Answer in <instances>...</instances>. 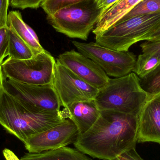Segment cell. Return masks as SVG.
Masks as SVG:
<instances>
[{
	"label": "cell",
	"mask_w": 160,
	"mask_h": 160,
	"mask_svg": "<svg viewBox=\"0 0 160 160\" xmlns=\"http://www.w3.org/2000/svg\"><path fill=\"white\" fill-rule=\"evenodd\" d=\"M79 136L77 126L72 120L66 118L58 125L33 135L23 143L29 153H40L74 144Z\"/></svg>",
	"instance_id": "cell-10"
},
{
	"label": "cell",
	"mask_w": 160,
	"mask_h": 160,
	"mask_svg": "<svg viewBox=\"0 0 160 160\" xmlns=\"http://www.w3.org/2000/svg\"><path fill=\"white\" fill-rule=\"evenodd\" d=\"M160 25V12L136 16L118 22L96 36V43L117 51H128L133 44Z\"/></svg>",
	"instance_id": "cell-5"
},
{
	"label": "cell",
	"mask_w": 160,
	"mask_h": 160,
	"mask_svg": "<svg viewBox=\"0 0 160 160\" xmlns=\"http://www.w3.org/2000/svg\"><path fill=\"white\" fill-rule=\"evenodd\" d=\"M62 111L65 118L72 120L77 126L80 135L93 126L101 112L95 99L73 102L63 108Z\"/></svg>",
	"instance_id": "cell-13"
},
{
	"label": "cell",
	"mask_w": 160,
	"mask_h": 160,
	"mask_svg": "<svg viewBox=\"0 0 160 160\" xmlns=\"http://www.w3.org/2000/svg\"><path fill=\"white\" fill-rule=\"evenodd\" d=\"M4 86L8 91L38 112L61 110V102L52 83L30 85L5 79Z\"/></svg>",
	"instance_id": "cell-9"
},
{
	"label": "cell",
	"mask_w": 160,
	"mask_h": 160,
	"mask_svg": "<svg viewBox=\"0 0 160 160\" xmlns=\"http://www.w3.org/2000/svg\"><path fill=\"white\" fill-rule=\"evenodd\" d=\"M160 12V0H142L117 23L136 16Z\"/></svg>",
	"instance_id": "cell-19"
},
{
	"label": "cell",
	"mask_w": 160,
	"mask_h": 160,
	"mask_svg": "<svg viewBox=\"0 0 160 160\" xmlns=\"http://www.w3.org/2000/svg\"><path fill=\"white\" fill-rule=\"evenodd\" d=\"M160 64V55L157 53H142L138 56L133 72L140 78H144Z\"/></svg>",
	"instance_id": "cell-18"
},
{
	"label": "cell",
	"mask_w": 160,
	"mask_h": 160,
	"mask_svg": "<svg viewBox=\"0 0 160 160\" xmlns=\"http://www.w3.org/2000/svg\"><path fill=\"white\" fill-rule=\"evenodd\" d=\"M2 152L4 157L6 160H21L10 149L5 148Z\"/></svg>",
	"instance_id": "cell-29"
},
{
	"label": "cell",
	"mask_w": 160,
	"mask_h": 160,
	"mask_svg": "<svg viewBox=\"0 0 160 160\" xmlns=\"http://www.w3.org/2000/svg\"><path fill=\"white\" fill-rule=\"evenodd\" d=\"M5 80L2 70V65H0V100L5 89L4 82Z\"/></svg>",
	"instance_id": "cell-30"
},
{
	"label": "cell",
	"mask_w": 160,
	"mask_h": 160,
	"mask_svg": "<svg viewBox=\"0 0 160 160\" xmlns=\"http://www.w3.org/2000/svg\"><path fill=\"white\" fill-rule=\"evenodd\" d=\"M84 0H43L40 7L46 14L50 15L64 8Z\"/></svg>",
	"instance_id": "cell-21"
},
{
	"label": "cell",
	"mask_w": 160,
	"mask_h": 160,
	"mask_svg": "<svg viewBox=\"0 0 160 160\" xmlns=\"http://www.w3.org/2000/svg\"><path fill=\"white\" fill-rule=\"evenodd\" d=\"M143 40L149 41H160V25L152 32L145 37Z\"/></svg>",
	"instance_id": "cell-28"
},
{
	"label": "cell",
	"mask_w": 160,
	"mask_h": 160,
	"mask_svg": "<svg viewBox=\"0 0 160 160\" xmlns=\"http://www.w3.org/2000/svg\"><path fill=\"white\" fill-rule=\"evenodd\" d=\"M137 118L138 142L160 145V93L148 96Z\"/></svg>",
	"instance_id": "cell-12"
},
{
	"label": "cell",
	"mask_w": 160,
	"mask_h": 160,
	"mask_svg": "<svg viewBox=\"0 0 160 160\" xmlns=\"http://www.w3.org/2000/svg\"><path fill=\"white\" fill-rule=\"evenodd\" d=\"M118 1L119 0H97V6L98 8L102 9L103 12Z\"/></svg>",
	"instance_id": "cell-27"
},
{
	"label": "cell",
	"mask_w": 160,
	"mask_h": 160,
	"mask_svg": "<svg viewBox=\"0 0 160 160\" xmlns=\"http://www.w3.org/2000/svg\"><path fill=\"white\" fill-rule=\"evenodd\" d=\"M142 0H119L102 12L92 32L97 36L119 21Z\"/></svg>",
	"instance_id": "cell-15"
},
{
	"label": "cell",
	"mask_w": 160,
	"mask_h": 160,
	"mask_svg": "<svg viewBox=\"0 0 160 160\" xmlns=\"http://www.w3.org/2000/svg\"><path fill=\"white\" fill-rule=\"evenodd\" d=\"M138 118L112 111H101L97 121L74 144L78 150L93 158L117 160L118 157L136 148Z\"/></svg>",
	"instance_id": "cell-1"
},
{
	"label": "cell",
	"mask_w": 160,
	"mask_h": 160,
	"mask_svg": "<svg viewBox=\"0 0 160 160\" xmlns=\"http://www.w3.org/2000/svg\"><path fill=\"white\" fill-rule=\"evenodd\" d=\"M8 58L23 60L31 59L34 56L31 48L8 28Z\"/></svg>",
	"instance_id": "cell-17"
},
{
	"label": "cell",
	"mask_w": 160,
	"mask_h": 160,
	"mask_svg": "<svg viewBox=\"0 0 160 160\" xmlns=\"http://www.w3.org/2000/svg\"><path fill=\"white\" fill-rule=\"evenodd\" d=\"M43 0H9V6L13 8L24 9H37L40 7Z\"/></svg>",
	"instance_id": "cell-23"
},
{
	"label": "cell",
	"mask_w": 160,
	"mask_h": 160,
	"mask_svg": "<svg viewBox=\"0 0 160 160\" xmlns=\"http://www.w3.org/2000/svg\"><path fill=\"white\" fill-rule=\"evenodd\" d=\"M56 60L45 50L27 60L7 58L2 64L5 79L30 85L52 82Z\"/></svg>",
	"instance_id": "cell-6"
},
{
	"label": "cell",
	"mask_w": 160,
	"mask_h": 160,
	"mask_svg": "<svg viewBox=\"0 0 160 160\" xmlns=\"http://www.w3.org/2000/svg\"><path fill=\"white\" fill-rule=\"evenodd\" d=\"M117 160H144L139 155L135 148L124 152L118 157Z\"/></svg>",
	"instance_id": "cell-26"
},
{
	"label": "cell",
	"mask_w": 160,
	"mask_h": 160,
	"mask_svg": "<svg viewBox=\"0 0 160 160\" xmlns=\"http://www.w3.org/2000/svg\"><path fill=\"white\" fill-rule=\"evenodd\" d=\"M65 119L62 110L37 112L5 88L0 100V125L7 132L22 142L33 135L58 125Z\"/></svg>",
	"instance_id": "cell-2"
},
{
	"label": "cell",
	"mask_w": 160,
	"mask_h": 160,
	"mask_svg": "<svg viewBox=\"0 0 160 160\" xmlns=\"http://www.w3.org/2000/svg\"><path fill=\"white\" fill-rule=\"evenodd\" d=\"M9 0H0V28L7 26L8 10Z\"/></svg>",
	"instance_id": "cell-25"
},
{
	"label": "cell",
	"mask_w": 160,
	"mask_h": 160,
	"mask_svg": "<svg viewBox=\"0 0 160 160\" xmlns=\"http://www.w3.org/2000/svg\"><path fill=\"white\" fill-rule=\"evenodd\" d=\"M21 160H93L77 148L64 147L55 150L27 153Z\"/></svg>",
	"instance_id": "cell-16"
},
{
	"label": "cell",
	"mask_w": 160,
	"mask_h": 160,
	"mask_svg": "<svg viewBox=\"0 0 160 160\" xmlns=\"http://www.w3.org/2000/svg\"><path fill=\"white\" fill-rule=\"evenodd\" d=\"M78 52L98 64L109 77L121 78L133 72L136 56L129 51H117L96 42L73 41Z\"/></svg>",
	"instance_id": "cell-7"
},
{
	"label": "cell",
	"mask_w": 160,
	"mask_h": 160,
	"mask_svg": "<svg viewBox=\"0 0 160 160\" xmlns=\"http://www.w3.org/2000/svg\"><path fill=\"white\" fill-rule=\"evenodd\" d=\"M8 27L4 26L0 28V65L8 56Z\"/></svg>",
	"instance_id": "cell-22"
},
{
	"label": "cell",
	"mask_w": 160,
	"mask_h": 160,
	"mask_svg": "<svg viewBox=\"0 0 160 160\" xmlns=\"http://www.w3.org/2000/svg\"><path fill=\"white\" fill-rule=\"evenodd\" d=\"M148 95L133 72L121 78H110L99 89L95 98L100 111H112L138 117Z\"/></svg>",
	"instance_id": "cell-3"
},
{
	"label": "cell",
	"mask_w": 160,
	"mask_h": 160,
	"mask_svg": "<svg viewBox=\"0 0 160 160\" xmlns=\"http://www.w3.org/2000/svg\"><path fill=\"white\" fill-rule=\"evenodd\" d=\"M97 0H84L48 15V22L56 32L87 41L102 14Z\"/></svg>",
	"instance_id": "cell-4"
},
{
	"label": "cell",
	"mask_w": 160,
	"mask_h": 160,
	"mask_svg": "<svg viewBox=\"0 0 160 160\" xmlns=\"http://www.w3.org/2000/svg\"><path fill=\"white\" fill-rule=\"evenodd\" d=\"M7 26L31 48L34 55L45 50L40 44L37 35L24 22L19 11H9L7 16Z\"/></svg>",
	"instance_id": "cell-14"
},
{
	"label": "cell",
	"mask_w": 160,
	"mask_h": 160,
	"mask_svg": "<svg viewBox=\"0 0 160 160\" xmlns=\"http://www.w3.org/2000/svg\"><path fill=\"white\" fill-rule=\"evenodd\" d=\"M52 83L63 108L73 102L95 99L99 90L57 60Z\"/></svg>",
	"instance_id": "cell-8"
},
{
	"label": "cell",
	"mask_w": 160,
	"mask_h": 160,
	"mask_svg": "<svg viewBox=\"0 0 160 160\" xmlns=\"http://www.w3.org/2000/svg\"><path fill=\"white\" fill-rule=\"evenodd\" d=\"M140 79V84L148 96L160 93V64L144 78Z\"/></svg>",
	"instance_id": "cell-20"
},
{
	"label": "cell",
	"mask_w": 160,
	"mask_h": 160,
	"mask_svg": "<svg viewBox=\"0 0 160 160\" xmlns=\"http://www.w3.org/2000/svg\"><path fill=\"white\" fill-rule=\"evenodd\" d=\"M56 60L80 78L98 89L103 87L110 80L109 76L98 64L75 50L61 53Z\"/></svg>",
	"instance_id": "cell-11"
},
{
	"label": "cell",
	"mask_w": 160,
	"mask_h": 160,
	"mask_svg": "<svg viewBox=\"0 0 160 160\" xmlns=\"http://www.w3.org/2000/svg\"><path fill=\"white\" fill-rule=\"evenodd\" d=\"M140 47L142 53H157L160 55V41H146Z\"/></svg>",
	"instance_id": "cell-24"
}]
</instances>
